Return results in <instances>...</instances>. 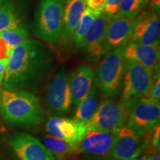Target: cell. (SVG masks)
Instances as JSON below:
<instances>
[{"mask_svg": "<svg viewBox=\"0 0 160 160\" xmlns=\"http://www.w3.org/2000/svg\"><path fill=\"white\" fill-rule=\"evenodd\" d=\"M51 49L39 41L26 39L12 50L3 88L35 91L42 85L54 67Z\"/></svg>", "mask_w": 160, "mask_h": 160, "instance_id": "cell-1", "label": "cell"}, {"mask_svg": "<svg viewBox=\"0 0 160 160\" xmlns=\"http://www.w3.org/2000/svg\"><path fill=\"white\" fill-rule=\"evenodd\" d=\"M0 112L8 122L31 125L42 119L38 98L31 92L0 88Z\"/></svg>", "mask_w": 160, "mask_h": 160, "instance_id": "cell-2", "label": "cell"}, {"mask_svg": "<svg viewBox=\"0 0 160 160\" xmlns=\"http://www.w3.org/2000/svg\"><path fill=\"white\" fill-rule=\"evenodd\" d=\"M65 7L62 0H39L33 22V32L37 37L50 44L59 41Z\"/></svg>", "mask_w": 160, "mask_h": 160, "instance_id": "cell-3", "label": "cell"}, {"mask_svg": "<svg viewBox=\"0 0 160 160\" xmlns=\"http://www.w3.org/2000/svg\"><path fill=\"white\" fill-rule=\"evenodd\" d=\"M122 47L106 53L93 72L96 88L105 97H114L120 92L125 71Z\"/></svg>", "mask_w": 160, "mask_h": 160, "instance_id": "cell-4", "label": "cell"}, {"mask_svg": "<svg viewBox=\"0 0 160 160\" xmlns=\"http://www.w3.org/2000/svg\"><path fill=\"white\" fill-rule=\"evenodd\" d=\"M128 112L127 126L142 133L153 130L159 123V102L149 101L143 97L122 101Z\"/></svg>", "mask_w": 160, "mask_h": 160, "instance_id": "cell-5", "label": "cell"}, {"mask_svg": "<svg viewBox=\"0 0 160 160\" xmlns=\"http://www.w3.org/2000/svg\"><path fill=\"white\" fill-rule=\"evenodd\" d=\"M128 112L122 102L107 100L100 105L95 114L86 122L88 132L118 131L127 123Z\"/></svg>", "mask_w": 160, "mask_h": 160, "instance_id": "cell-6", "label": "cell"}, {"mask_svg": "<svg viewBox=\"0 0 160 160\" xmlns=\"http://www.w3.org/2000/svg\"><path fill=\"white\" fill-rule=\"evenodd\" d=\"M157 77L139 64L125 60L122 79V101L144 97Z\"/></svg>", "mask_w": 160, "mask_h": 160, "instance_id": "cell-7", "label": "cell"}, {"mask_svg": "<svg viewBox=\"0 0 160 160\" xmlns=\"http://www.w3.org/2000/svg\"><path fill=\"white\" fill-rule=\"evenodd\" d=\"M145 133L128 126H123L117 132L111 153L115 160H130L139 157L145 151Z\"/></svg>", "mask_w": 160, "mask_h": 160, "instance_id": "cell-8", "label": "cell"}, {"mask_svg": "<svg viewBox=\"0 0 160 160\" xmlns=\"http://www.w3.org/2000/svg\"><path fill=\"white\" fill-rule=\"evenodd\" d=\"M160 21L157 11H142L135 18L128 42L159 46Z\"/></svg>", "mask_w": 160, "mask_h": 160, "instance_id": "cell-9", "label": "cell"}, {"mask_svg": "<svg viewBox=\"0 0 160 160\" xmlns=\"http://www.w3.org/2000/svg\"><path fill=\"white\" fill-rule=\"evenodd\" d=\"M10 144L20 160H62L55 157L39 139L28 133L12 135Z\"/></svg>", "mask_w": 160, "mask_h": 160, "instance_id": "cell-10", "label": "cell"}, {"mask_svg": "<svg viewBox=\"0 0 160 160\" xmlns=\"http://www.w3.org/2000/svg\"><path fill=\"white\" fill-rule=\"evenodd\" d=\"M46 99L49 107L59 113H65L71 109L72 97L69 79L65 68L56 73L46 90Z\"/></svg>", "mask_w": 160, "mask_h": 160, "instance_id": "cell-11", "label": "cell"}, {"mask_svg": "<svg viewBox=\"0 0 160 160\" xmlns=\"http://www.w3.org/2000/svg\"><path fill=\"white\" fill-rule=\"evenodd\" d=\"M46 131L52 137L77 146L88 133L85 122L59 117H51L48 120Z\"/></svg>", "mask_w": 160, "mask_h": 160, "instance_id": "cell-12", "label": "cell"}, {"mask_svg": "<svg viewBox=\"0 0 160 160\" xmlns=\"http://www.w3.org/2000/svg\"><path fill=\"white\" fill-rule=\"evenodd\" d=\"M122 48L125 60L135 62L147 69L155 77H159L160 56L159 46L128 42Z\"/></svg>", "mask_w": 160, "mask_h": 160, "instance_id": "cell-13", "label": "cell"}, {"mask_svg": "<svg viewBox=\"0 0 160 160\" xmlns=\"http://www.w3.org/2000/svg\"><path fill=\"white\" fill-rule=\"evenodd\" d=\"M110 17L105 13L97 17L84 38L81 48L93 60H97L107 53L105 34Z\"/></svg>", "mask_w": 160, "mask_h": 160, "instance_id": "cell-14", "label": "cell"}, {"mask_svg": "<svg viewBox=\"0 0 160 160\" xmlns=\"http://www.w3.org/2000/svg\"><path fill=\"white\" fill-rule=\"evenodd\" d=\"M117 132H89L79 142V152L95 157H105L111 155Z\"/></svg>", "mask_w": 160, "mask_h": 160, "instance_id": "cell-15", "label": "cell"}, {"mask_svg": "<svg viewBox=\"0 0 160 160\" xmlns=\"http://www.w3.org/2000/svg\"><path fill=\"white\" fill-rule=\"evenodd\" d=\"M134 22L135 19H127L119 13L110 18L105 34L107 52L123 47L128 42Z\"/></svg>", "mask_w": 160, "mask_h": 160, "instance_id": "cell-16", "label": "cell"}, {"mask_svg": "<svg viewBox=\"0 0 160 160\" xmlns=\"http://www.w3.org/2000/svg\"><path fill=\"white\" fill-rule=\"evenodd\" d=\"M93 71L88 65H81L73 72L69 79L72 102L76 107L88 94L92 88Z\"/></svg>", "mask_w": 160, "mask_h": 160, "instance_id": "cell-17", "label": "cell"}, {"mask_svg": "<svg viewBox=\"0 0 160 160\" xmlns=\"http://www.w3.org/2000/svg\"><path fill=\"white\" fill-rule=\"evenodd\" d=\"M85 0H71L65 4L63 17V26L59 40L69 42L74 33L80 18L85 9Z\"/></svg>", "mask_w": 160, "mask_h": 160, "instance_id": "cell-18", "label": "cell"}, {"mask_svg": "<svg viewBox=\"0 0 160 160\" xmlns=\"http://www.w3.org/2000/svg\"><path fill=\"white\" fill-rule=\"evenodd\" d=\"M99 93L96 87L91 88L88 94L77 105L74 118L78 121L86 122L93 117L98 108Z\"/></svg>", "mask_w": 160, "mask_h": 160, "instance_id": "cell-19", "label": "cell"}, {"mask_svg": "<svg viewBox=\"0 0 160 160\" xmlns=\"http://www.w3.org/2000/svg\"><path fill=\"white\" fill-rule=\"evenodd\" d=\"M101 14L102 13H96L88 8H85L72 37L76 47L78 48H81L82 44L86 33L89 31L90 28L91 27L96 18Z\"/></svg>", "mask_w": 160, "mask_h": 160, "instance_id": "cell-20", "label": "cell"}, {"mask_svg": "<svg viewBox=\"0 0 160 160\" xmlns=\"http://www.w3.org/2000/svg\"><path fill=\"white\" fill-rule=\"evenodd\" d=\"M19 26V20L11 0H0V33Z\"/></svg>", "mask_w": 160, "mask_h": 160, "instance_id": "cell-21", "label": "cell"}, {"mask_svg": "<svg viewBox=\"0 0 160 160\" xmlns=\"http://www.w3.org/2000/svg\"><path fill=\"white\" fill-rule=\"evenodd\" d=\"M43 145L59 159H62L70 153L79 152L77 145H73L63 140L48 135L44 139Z\"/></svg>", "mask_w": 160, "mask_h": 160, "instance_id": "cell-22", "label": "cell"}, {"mask_svg": "<svg viewBox=\"0 0 160 160\" xmlns=\"http://www.w3.org/2000/svg\"><path fill=\"white\" fill-rule=\"evenodd\" d=\"M148 0H120L119 14L129 19H135L145 11Z\"/></svg>", "mask_w": 160, "mask_h": 160, "instance_id": "cell-23", "label": "cell"}, {"mask_svg": "<svg viewBox=\"0 0 160 160\" xmlns=\"http://www.w3.org/2000/svg\"><path fill=\"white\" fill-rule=\"evenodd\" d=\"M0 37L5 40L12 49H13L27 39L28 37V32L25 28L19 26L2 32L0 33Z\"/></svg>", "mask_w": 160, "mask_h": 160, "instance_id": "cell-24", "label": "cell"}, {"mask_svg": "<svg viewBox=\"0 0 160 160\" xmlns=\"http://www.w3.org/2000/svg\"><path fill=\"white\" fill-rule=\"evenodd\" d=\"M144 99L149 100V101L159 102L160 99V78L158 77L156 78L153 84H152L149 91L142 97Z\"/></svg>", "mask_w": 160, "mask_h": 160, "instance_id": "cell-25", "label": "cell"}, {"mask_svg": "<svg viewBox=\"0 0 160 160\" xmlns=\"http://www.w3.org/2000/svg\"><path fill=\"white\" fill-rule=\"evenodd\" d=\"M119 3L120 0H106L104 13L110 18L119 14Z\"/></svg>", "mask_w": 160, "mask_h": 160, "instance_id": "cell-26", "label": "cell"}, {"mask_svg": "<svg viewBox=\"0 0 160 160\" xmlns=\"http://www.w3.org/2000/svg\"><path fill=\"white\" fill-rule=\"evenodd\" d=\"M88 8L96 13H103L105 12L106 0H85Z\"/></svg>", "mask_w": 160, "mask_h": 160, "instance_id": "cell-27", "label": "cell"}, {"mask_svg": "<svg viewBox=\"0 0 160 160\" xmlns=\"http://www.w3.org/2000/svg\"><path fill=\"white\" fill-rule=\"evenodd\" d=\"M152 147L156 153H159L160 148V126L159 124L151 131Z\"/></svg>", "mask_w": 160, "mask_h": 160, "instance_id": "cell-28", "label": "cell"}, {"mask_svg": "<svg viewBox=\"0 0 160 160\" xmlns=\"http://www.w3.org/2000/svg\"><path fill=\"white\" fill-rule=\"evenodd\" d=\"M12 50L8 44L0 37V61L9 59Z\"/></svg>", "mask_w": 160, "mask_h": 160, "instance_id": "cell-29", "label": "cell"}, {"mask_svg": "<svg viewBox=\"0 0 160 160\" xmlns=\"http://www.w3.org/2000/svg\"><path fill=\"white\" fill-rule=\"evenodd\" d=\"M8 64V59L0 61V88H2V84L4 79H5Z\"/></svg>", "mask_w": 160, "mask_h": 160, "instance_id": "cell-30", "label": "cell"}, {"mask_svg": "<svg viewBox=\"0 0 160 160\" xmlns=\"http://www.w3.org/2000/svg\"><path fill=\"white\" fill-rule=\"evenodd\" d=\"M146 157V160H160L159 153H156L154 154L147 156V157Z\"/></svg>", "mask_w": 160, "mask_h": 160, "instance_id": "cell-31", "label": "cell"}, {"mask_svg": "<svg viewBox=\"0 0 160 160\" xmlns=\"http://www.w3.org/2000/svg\"><path fill=\"white\" fill-rule=\"evenodd\" d=\"M148 2H150L151 6L153 8H154V9L159 8V5H160V0H148Z\"/></svg>", "mask_w": 160, "mask_h": 160, "instance_id": "cell-32", "label": "cell"}, {"mask_svg": "<svg viewBox=\"0 0 160 160\" xmlns=\"http://www.w3.org/2000/svg\"><path fill=\"white\" fill-rule=\"evenodd\" d=\"M130 160H146V157H141V158H135V159H130Z\"/></svg>", "mask_w": 160, "mask_h": 160, "instance_id": "cell-33", "label": "cell"}, {"mask_svg": "<svg viewBox=\"0 0 160 160\" xmlns=\"http://www.w3.org/2000/svg\"><path fill=\"white\" fill-rule=\"evenodd\" d=\"M62 1L64 2H65V4H66V3L68 2L69 1H71V0H62Z\"/></svg>", "mask_w": 160, "mask_h": 160, "instance_id": "cell-34", "label": "cell"}]
</instances>
